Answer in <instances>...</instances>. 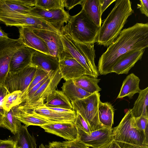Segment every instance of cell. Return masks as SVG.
Wrapping results in <instances>:
<instances>
[{
	"label": "cell",
	"instance_id": "6da1fadb",
	"mask_svg": "<svg viewBox=\"0 0 148 148\" xmlns=\"http://www.w3.org/2000/svg\"><path fill=\"white\" fill-rule=\"evenodd\" d=\"M100 57L98 70L101 75L111 73L112 68L119 58L134 50L148 47V24L137 23L123 29Z\"/></svg>",
	"mask_w": 148,
	"mask_h": 148
},
{
	"label": "cell",
	"instance_id": "7a4b0ae2",
	"mask_svg": "<svg viewBox=\"0 0 148 148\" xmlns=\"http://www.w3.org/2000/svg\"><path fill=\"white\" fill-rule=\"evenodd\" d=\"M134 13L129 0H116L114 6L100 28L97 42L109 46L118 36L128 17Z\"/></svg>",
	"mask_w": 148,
	"mask_h": 148
},
{
	"label": "cell",
	"instance_id": "3957f363",
	"mask_svg": "<svg viewBox=\"0 0 148 148\" xmlns=\"http://www.w3.org/2000/svg\"><path fill=\"white\" fill-rule=\"evenodd\" d=\"M60 34L64 49L84 68L86 75L97 78L99 73L95 64L94 45L84 43L76 40L64 26L61 29Z\"/></svg>",
	"mask_w": 148,
	"mask_h": 148
},
{
	"label": "cell",
	"instance_id": "277c9868",
	"mask_svg": "<svg viewBox=\"0 0 148 148\" xmlns=\"http://www.w3.org/2000/svg\"><path fill=\"white\" fill-rule=\"evenodd\" d=\"M64 27L76 40L94 45L97 42L100 28L92 21L82 8L76 15L70 16Z\"/></svg>",
	"mask_w": 148,
	"mask_h": 148
},
{
	"label": "cell",
	"instance_id": "5b68a950",
	"mask_svg": "<svg viewBox=\"0 0 148 148\" xmlns=\"http://www.w3.org/2000/svg\"><path fill=\"white\" fill-rule=\"evenodd\" d=\"M134 118L129 109L119 124L113 128L114 139L116 141L134 146L148 145V133L135 127Z\"/></svg>",
	"mask_w": 148,
	"mask_h": 148
},
{
	"label": "cell",
	"instance_id": "8992f818",
	"mask_svg": "<svg viewBox=\"0 0 148 148\" xmlns=\"http://www.w3.org/2000/svg\"><path fill=\"white\" fill-rule=\"evenodd\" d=\"M27 13L0 12V22L7 26L26 27L32 29L50 31L58 34L60 31L41 19Z\"/></svg>",
	"mask_w": 148,
	"mask_h": 148
},
{
	"label": "cell",
	"instance_id": "52a82bcc",
	"mask_svg": "<svg viewBox=\"0 0 148 148\" xmlns=\"http://www.w3.org/2000/svg\"><path fill=\"white\" fill-rule=\"evenodd\" d=\"M100 96V93L96 92L85 98L71 102L73 110L80 114L91 132L106 127L100 123L98 118V107Z\"/></svg>",
	"mask_w": 148,
	"mask_h": 148
},
{
	"label": "cell",
	"instance_id": "ba28073f",
	"mask_svg": "<svg viewBox=\"0 0 148 148\" xmlns=\"http://www.w3.org/2000/svg\"><path fill=\"white\" fill-rule=\"evenodd\" d=\"M36 69V67L30 64L19 71L9 72L3 86L8 93L16 91L24 93L33 80Z\"/></svg>",
	"mask_w": 148,
	"mask_h": 148
},
{
	"label": "cell",
	"instance_id": "9c48e42d",
	"mask_svg": "<svg viewBox=\"0 0 148 148\" xmlns=\"http://www.w3.org/2000/svg\"><path fill=\"white\" fill-rule=\"evenodd\" d=\"M62 78L59 68L40 86L30 99L19 105L24 109L31 108L43 105L46 98L55 91Z\"/></svg>",
	"mask_w": 148,
	"mask_h": 148
},
{
	"label": "cell",
	"instance_id": "30bf717a",
	"mask_svg": "<svg viewBox=\"0 0 148 148\" xmlns=\"http://www.w3.org/2000/svg\"><path fill=\"white\" fill-rule=\"evenodd\" d=\"M24 45L19 38H9L0 42V86H4L9 72L10 63L13 55Z\"/></svg>",
	"mask_w": 148,
	"mask_h": 148
},
{
	"label": "cell",
	"instance_id": "8fae6325",
	"mask_svg": "<svg viewBox=\"0 0 148 148\" xmlns=\"http://www.w3.org/2000/svg\"><path fill=\"white\" fill-rule=\"evenodd\" d=\"M77 127L78 134L77 139L89 147L101 148L114 139L112 127H104L88 133Z\"/></svg>",
	"mask_w": 148,
	"mask_h": 148
},
{
	"label": "cell",
	"instance_id": "7c38bea8",
	"mask_svg": "<svg viewBox=\"0 0 148 148\" xmlns=\"http://www.w3.org/2000/svg\"><path fill=\"white\" fill-rule=\"evenodd\" d=\"M59 69L65 81L73 80L86 74L84 68L64 49L58 57Z\"/></svg>",
	"mask_w": 148,
	"mask_h": 148
},
{
	"label": "cell",
	"instance_id": "4fadbf2b",
	"mask_svg": "<svg viewBox=\"0 0 148 148\" xmlns=\"http://www.w3.org/2000/svg\"><path fill=\"white\" fill-rule=\"evenodd\" d=\"M32 15L39 18L60 31L64 23H67L70 16L64 9L47 10L36 6L29 11Z\"/></svg>",
	"mask_w": 148,
	"mask_h": 148
},
{
	"label": "cell",
	"instance_id": "5bb4252c",
	"mask_svg": "<svg viewBox=\"0 0 148 148\" xmlns=\"http://www.w3.org/2000/svg\"><path fill=\"white\" fill-rule=\"evenodd\" d=\"M27 111L37 116L44 119L52 123H74L76 113L74 110L70 112H58L46 107L44 104L34 108L24 109Z\"/></svg>",
	"mask_w": 148,
	"mask_h": 148
},
{
	"label": "cell",
	"instance_id": "9a60e30c",
	"mask_svg": "<svg viewBox=\"0 0 148 148\" xmlns=\"http://www.w3.org/2000/svg\"><path fill=\"white\" fill-rule=\"evenodd\" d=\"M145 49L128 52L120 57L112 68V73L127 74L136 63L142 58Z\"/></svg>",
	"mask_w": 148,
	"mask_h": 148
},
{
	"label": "cell",
	"instance_id": "2e32d148",
	"mask_svg": "<svg viewBox=\"0 0 148 148\" xmlns=\"http://www.w3.org/2000/svg\"><path fill=\"white\" fill-rule=\"evenodd\" d=\"M32 30L36 34L44 41L47 47L49 54L58 58L64 49L60 34V33L58 34L44 30Z\"/></svg>",
	"mask_w": 148,
	"mask_h": 148
},
{
	"label": "cell",
	"instance_id": "e0dca14e",
	"mask_svg": "<svg viewBox=\"0 0 148 148\" xmlns=\"http://www.w3.org/2000/svg\"><path fill=\"white\" fill-rule=\"evenodd\" d=\"M45 132L62 138L69 141L76 140L78 130L74 123H51L40 127Z\"/></svg>",
	"mask_w": 148,
	"mask_h": 148
},
{
	"label": "cell",
	"instance_id": "ac0fdd59",
	"mask_svg": "<svg viewBox=\"0 0 148 148\" xmlns=\"http://www.w3.org/2000/svg\"><path fill=\"white\" fill-rule=\"evenodd\" d=\"M30 64L43 69L50 77L59 68L57 57L37 50L32 55Z\"/></svg>",
	"mask_w": 148,
	"mask_h": 148
},
{
	"label": "cell",
	"instance_id": "d6986e66",
	"mask_svg": "<svg viewBox=\"0 0 148 148\" xmlns=\"http://www.w3.org/2000/svg\"><path fill=\"white\" fill-rule=\"evenodd\" d=\"M36 51L25 45L17 50L11 59L9 72L19 71L29 65L32 55Z\"/></svg>",
	"mask_w": 148,
	"mask_h": 148
},
{
	"label": "cell",
	"instance_id": "ffe728a7",
	"mask_svg": "<svg viewBox=\"0 0 148 148\" xmlns=\"http://www.w3.org/2000/svg\"><path fill=\"white\" fill-rule=\"evenodd\" d=\"M18 28L19 38L25 45L36 50L49 54L45 43L34 33L32 29L26 27Z\"/></svg>",
	"mask_w": 148,
	"mask_h": 148
},
{
	"label": "cell",
	"instance_id": "44dd1931",
	"mask_svg": "<svg viewBox=\"0 0 148 148\" xmlns=\"http://www.w3.org/2000/svg\"><path fill=\"white\" fill-rule=\"evenodd\" d=\"M36 0H0V12L27 13L36 5Z\"/></svg>",
	"mask_w": 148,
	"mask_h": 148
},
{
	"label": "cell",
	"instance_id": "7402d4cb",
	"mask_svg": "<svg viewBox=\"0 0 148 148\" xmlns=\"http://www.w3.org/2000/svg\"><path fill=\"white\" fill-rule=\"evenodd\" d=\"M14 116L27 127L36 125L40 127L44 125L52 123L43 118L37 116L20 108L18 105L12 108Z\"/></svg>",
	"mask_w": 148,
	"mask_h": 148
},
{
	"label": "cell",
	"instance_id": "603a6c76",
	"mask_svg": "<svg viewBox=\"0 0 148 148\" xmlns=\"http://www.w3.org/2000/svg\"><path fill=\"white\" fill-rule=\"evenodd\" d=\"M139 78L133 73L127 75L123 81L117 99H122L128 97L132 98L134 95L139 93L141 89L139 87Z\"/></svg>",
	"mask_w": 148,
	"mask_h": 148
},
{
	"label": "cell",
	"instance_id": "cb8c5ba5",
	"mask_svg": "<svg viewBox=\"0 0 148 148\" xmlns=\"http://www.w3.org/2000/svg\"><path fill=\"white\" fill-rule=\"evenodd\" d=\"M45 101L44 105L48 108L73 110L71 101L62 91L56 90L46 98Z\"/></svg>",
	"mask_w": 148,
	"mask_h": 148
},
{
	"label": "cell",
	"instance_id": "d4e9b609",
	"mask_svg": "<svg viewBox=\"0 0 148 148\" xmlns=\"http://www.w3.org/2000/svg\"><path fill=\"white\" fill-rule=\"evenodd\" d=\"M114 109L110 102H102L99 101L98 107V115L100 123L104 127L111 128L114 123Z\"/></svg>",
	"mask_w": 148,
	"mask_h": 148
},
{
	"label": "cell",
	"instance_id": "484cf974",
	"mask_svg": "<svg viewBox=\"0 0 148 148\" xmlns=\"http://www.w3.org/2000/svg\"><path fill=\"white\" fill-rule=\"evenodd\" d=\"M131 111L134 118L141 116L148 117V87L141 90Z\"/></svg>",
	"mask_w": 148,
	"mask_h": 148
},
{
	"label": "cell",
	"instance_id": "4316f807",
	"mask_svg": "<svg viewBox=\"0 0 148 148\" xmlns=\"http://www.w3.org/2000/svg\"><path fill=\"white\" fill-rule=\"evenodd\" d=\"M61 88L62 91L71 102L85 98L92 94L77 86L72 80L66 81L63 83Z\"/></svg>",
	"mask_w": 148,
	"mask_h": 148
},
{
	"label": "cell",
	"instance_id": "83f0119b",
	"mask_svg": "<svg viewBox=\"0 0 148 148\" xmlns=\"http://www.w3.org/2000/svg\"><path fill=\"white\" fill-rule=\"evenodd\" d=\"M82 8L94 23L100 27L102 23L101 16L99 0H83Z\"/></svg>",
	"mask_w": 148,
	"mask_h": 148
},
{
	"label": "cell",
	"instance_id": "f1b7e54d",
	"mask_svg": "<svg viewBox=\"0 0 148 148\" xmlns=\"http://www.w3.org/2000/svg\"><path fill=\"white\" fill-rule=\"evenodd\" d=\"M100 80L85 74L72 80L77 86L92 94L101 90L98 85Z\"/></svg>",
	"mask_w": 148,
	"mask_h": 148
},
{
	"label": "cell",
	"instance_id": "f546056e",
	"mask_svg": "<svg viewBox=\"0 0 148 148\" xmlns=\"http://www.w3.org/2000/svg\"><path fill=\"white\" fill-rule=\"evenodd\" d=\"M14 141L16 146L21 148H36V139L29 133L25 125H21L16 134Z\"/></svg>",
	"mask_w": 148,
	"mask_h": 148
},
{
	"label": "cell",
	"instance_id": "4dcf8cb0",
	"mask_svg": "<svg viewBox=\"0 0 148 148\" xmlns=\"http://www.w3.org/2000/svg\"><path fill=\"white\" fill-rule=\"evenodd\" d=\"M21 123L14 116L12 108L8 111L4 110L2 116L1 127H5L16 135L22 125Z\"/></svg>",
	"mask_w": 148,
	"mask_h": 148
},
{
	"label": "cell",
	"instance_id": "1f68e13d",
	"mask_svg": "<svg viewBox=\"0 0 148 148\" xmlns=\"http://www.w3.org/2000/svg\"><path fill=\"white\" fill-rule=\"evenodd\" d=\"M22 93L20 91L8 93L4 98L3 108L4 110L10 111L12 108L22 103Z\"/></svg>",
	"mask_w": 148,
	"mask_h": 148
},
{
	"label": "cell",
	"instance_id": "d6a6232c",
	"mask_svg": "<svg viewBox=\"0 0 148 148\" xmlns=\"http://www.w3.org/2000/svg\"><path fill=\"white\" fill-rule=\"evenodd\" d=\"M64 0H36V6L47 10L64 9Z\"/></svg>",
	"mask_w": 148,
	"mask_h": 148
},
{
	"label": "cell",
	"instance_id": "836d02e7",
	"mask_svg": "<svg viewBox=\"0 0 148 148\" xmlns=\"http://www.w3.org/2000/svg\"><path fill=\"white\" fill-rule=\"evenodd\" d=\"M50 77L47 75L39 82L35 86L31 89L22 95V103L29 100L43 83Z\"/></svg>",
	"mask_w": 148,
	"mask_h": 148
},
{
	"label": "cell",
	"instance_id": "e575fe53",
	"mask_svg": "<svg viewBox=\"0 0 148 148\" xmlns=\"http://www.w3.org/2000/svg\"><path fill=\"white\" fill-rule=\"evenodd\" d=\"M47 75H49L48 74L46 71L41 69L37 67L35 75L33 80L25 92L22 95L31 89Z\"/></svg>",
	"mask_w": 148,
	"mask_h": 148
},
{
	"label": "cell",
	"instance_id": "d590c367",
	"mask_svg": "<svg viewBox=\"0 0 148 148\" xmlns=\"http://www.w3.org/2000/svg\"><path fill=\"white\" fill-rule=\"evenodd\" d=\"M134 124L139 130L148 133V117L141 116L134 118Z\"/></svg>",
	"mask_w": 148,
	"mask_h": 148
},
{
	"label": "cell",
	"instance_id": "8d00e7d4",
	"mask_svg": "<svg viewBox=\"0 0 148 148\" xmlns=\"http://www.w3.org/2000/svg\"><path fill=\"white\" fill-rule=\"evenodd\" d=\"M76 112V116L74 123L76 126L86 132H91L90 128L82 116L78 112Z\"/></svg>",
	"mask_w": 148,
	"mask_h": 148
},
{
	"label": "cell",
	"instance_id": "74e56055",
	"mask_svg": "<svg viewBox=\"0 0 148 148\" xmlns=\"http://www.w3.org/2000/svg\"><path fill=\"white\" fill-rule=\"evenodd\" d=\"M66 148H90L77 138L74 140H67Z\"/></svg>",
	"mask_w": 148,
	"mask_h": 148
},
{
	"label": "cell",
	"instance_id": "f35d334b",
	"mask_svg": "<svg viewBox=\"0 0 148 148\" xmlns=\"http://www.w3.org/2000/svg\"><path fill=\"white\" fill-rule=\"evenodd\" d=\"M8 93L7 90L3 86H0V114L2 116L4 114V110L3 108L4 98Z\"/></svg>",
	"mask_w": 148,
	"mask_h": 148
},
{
	"label": "cell",
	"instance_id": "ab89813d",
	"mask_svg": "<svg viewBox=\"0 0 148 148\" xmlns=\"http://www.w3.org/2000/svg\"><path fill=\"white\" fill-rule=\"evenodd\" d=\"M140 4H137V8H139L141 13L148 16V0H140Z\"/></svg>",
	"mask_w": 148,
	"mask_h": 148
},
{
	"label": "cell",
	"instance_id": "60d3db41",
	"mask_svg": "<svg viewBox=\"0 0 148 148\" xmlns=\"http://www.w3.org/2000/svg\"><path fill=\"white\" fill-rule=\"evenodd\" d=\"M16 145L15 141L13 140H0V148H14Z\"/></svg>",
	"mask_w": 148,
	"mask_h": 148
},
{
	"label": "cell",
	"instance_id": "b9f144b4",
	"mask_svg": "<svg viewBox=\"0 0 148 148\" xmlns=\"http://www.w3.org/2000/svg\"><path fill=\"white\" fill-rule=\"evenodd\" d=\"M83 0H64V7L70 10L76 5H81Z\"/></svg>",
	"mask_w": 148,
	"mask_h": 148
},
{
	"label": "cell",
	"instance_id": "7bdbcfd3",
	"mask_svg": "<svg viewBox=\"0 0 148 148\" xmlns=\"http://www.w3.org/2000/svg\"><path fill=\"white\" fill-rule=\"evenodd\" d=\"M115 1V0H99V7L101 14L102 15L103 13L107 8Z\"/></svg>",
	"mask_w": 148,
	"mask_h": 148
},
{
	"label": "cell",
	"instance_id": "ee69618b",
	"mask_svg": "<svg viewBox=\"0 0 148 148\" xmlns=\"http://www.w3.org/2000/svg\"><path fill=\"white\" fill-rule=\"evenodd\" d=\"M67 141H53L49 143L48 148H66Z\"/></svg>",
	"mask_w": 148,
	"mask_h": 148
},
{
	"label": "cell",
	"instance_id": "f6af8a7d",
	"mask_svg": "<svg viewBox=\"0 0 148 148\" xmlns=\"http://www.w3.org/2000/svg\"><path fill=\"white\" fill-rule=\"evenodd\" d=\"M116 142L121 148H148V145L134 146L127 144Z\"/></svg>",
	"mask_w": 148,
	"mask_h": 148
},
{
	"label": "cell",
	"instance_id": "bcb514c9",
	"mask_svg": "<svg viewBox=\"0 0 148 148\" xmlns=\"http://www.w3.org/2000/svg\"><path fill=\"white\" fill-rule=\"evenodd\" d=\"M101 148H121L114 139Z\"/></svg>",
	"mask_w": 148,
	"mask_h": 148
},
{
	"label": "cell",
	"instance_id": "7dc6e473",
	"mask_svg": "<svg viewBox=\"0 0 148 148\" xmlns=\"http://www.w3.org/2000/svg\"><path fill=\"white\" fill-rule=\"evenodd\" d=\"M8 34L5 33L0 27V42L8 39Z\"/></svg>",
	"mask_w": 148,
	"mask_h": 148
},
{
	"label": "cell",
	"instance_id": "c3c4849f",
	"mask_svg": "<svg viewBox=\"0 0 148 148\" xmlns=\"http://www.w3.org/2000/svg\"><path fill=\"white\" fill-rule=\"evenodd\" d=\"M48 108V107H47ZM49 108L58 112H73V110L66 109L60 108Z\"/></svg>",
	"mask_w": 148,
	"mask_h": 148
},
{
	"label": "cell",
	"instance_id": "681fc988",
	"mask_svg": "<svg viewBox=\"0 0 148 148\" xmlns=\"http://www.w3.org/2000/svg\"><path fill=\"white\" fill-rule=\"evenodd\" d=\"M39 148H48L45 146L43 144H41L39 146Z\"/></svg>",
	"mask_w": 148,
	"mask_h": 148
},
{
	"label": "cell",
	"instance_id": "f907efd6",
	"mask_svg": "<svg viewBox=\"0 0 148 148\" xmlns=\"http://www.w3.org/2000/svg\"><path fill=\"white\" fill-rule=\"evenodd\" d=\"M2 116L0 114V127H1Z\"/></svg>",
	"mask_w": 148,
	"mask_h": 148
},
{
	"label": "cell",
	"instance_id": "816d5d0a",
	"mask_svg": "<svg viewBox=\"0 0 148 148\" xmlns=\"http://www.w3.org/2000/svg\"><path fill=\"white\" fill-rule=\"evenodd\" d=\"M14 148H21L17 146L16 145V146Z\"/></svg>",
	"mask_w": 148,
	"mask_h": 148
}]
</instances>
